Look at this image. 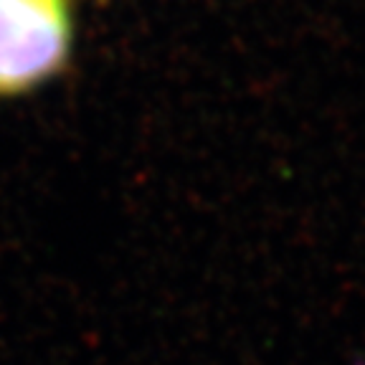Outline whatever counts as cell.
Here are the masks:
<instances>
[{
    "label": "cell",
    "instance_id": "1",
    "mask_svg": "<svg viewBox=\"0 0 365 365\" xmlns=\"http://www.w3.org/2000/svg\"><path fill=\"white\" fill-rule=\"evenodd\" d=\"M71 48L66 0H0V97L61 71Z\"/></svg>",
    "mask_w": 365,
    "mask_h": 365
}]
</instances>
